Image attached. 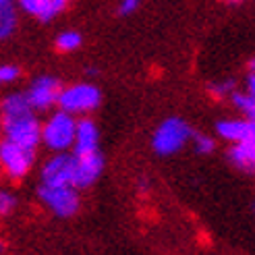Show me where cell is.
I'll use <instances>...</instances> for the list:
<instances>
[{"label": "cell", "instance_id": "cell-1", "mask_svg": "<svg viewBox=\"0 0 255 255\" xmlns=\"http://www.w3.org/2000/svg\"><path fill=\"white\" fill-rule=\"evenodd\" d=\"M75 127H77V121H75L73 114L58 110L42 127L40 141H44L48 149L67 151L69 147H73V141H75Z\"/></svg>", "mask_w": 255, "mask_h": 255}, {"label": "cell", "instance_id": "cell-2", "mask_svg": "<svg viewBox=\"0 0 255 255\" xmlns=\"http://www.w3.org/2000/svg\"><path fill=\"white\" fill-rule=\"evenodd\" d=\"M102 102V94L100 89L92 83H75L62 89L60 87V94L56 104L60 106V110H65L69 114H87L100 106Z\"/></svg>", "mask_w": 255, "mask_h": 255}, {"label": "cell", "instance_id": "cell-3", "mask_svg": "<svg viewBox=\"0 0 255 255\" xmlns=\"http://www.w3.org/2000/svg\"><path fill=\"white\" fill-rule=\"evenodd\" d=\"M191 137H193L191 127L183 119L172 117V119H166L156 129L154 139H151V145H154V149L160 156H170V154H176Z\"/></svg>", "mask_w": 255, "mask_h": 255}, {"label": "cell", "instance_id": "cell-4", "mask_svg": "<svg viewBox=\"0 0 255 255\" xmlns=\"http://www.w3.org/2000/svg\"><path fill=\"white\" fill-rule=\"evenodd\" d=\"M2 131H4V137L8 141L35 149L37 143H40L42 127L31 110V112L15 114V117H2Z\"/></svg>", "mask_w": 255, "mask_h": 255}, {"label": "cell", "instance_id": "cell-5", "mask_svg": "<svg viewBox=\"0 0 255 255\" xmlns=\"http://www.w3.org/2000/svg\"><path fill=\"white\" fill-rule=\"evenodd\" d=\"M40 199L50 212H54L60 218H69L79 210L77 189L71 185H42Z\"/></svg>", "mask_w": 255, "mask_h": 255}, {"label": "cell", "instance_id": "cell-6", "mask_svg": "<svg viewBox=\"0 0 255 255\" xmlns=\"http://www.w3.org/2000/svg\"><path fill=\"white\" fill-rule=\"evenodd\" d=\"M35 160V149L23 147L12 141H2L0 143V166L6 170L10 178H23L33 166Z\"/></svg>", "mask_w": 255, "mask_h": 255}, {"label": "cell", "instance_id": "cell-7", "mask_svg": "<svg viewBox=\"0 0 255 255\" xmlns=\"http://www.w3.org/2000/svg\"><path fill=\"white\" fill-rule=\"evenodd\" d=\"M75 176V154L58 151V156L50 158L42 168L44 185H71Z\"/></svg>", "mask_w": 255, "mask_h": 255}, {"label": "cell", "instance_id": "cell-8", "mask_svg": "<svg viewBox=\"0 0 255 255\" xmlns=\"http://www.w3.org/2000/svg\"><path fill=\"white\" fill-rule=\"evenodd\" d=\"M58 94H60L58 79L44 75V77L33 79V83L29 85V89H27V94L25 96H27L33 110H48V108H52L56 104Z\"/></svg>", "mask_w": 255, "mask_h": 255}, {"label": "cell", "instance_id": "cell-9", "mask_svg": "<svg viewBox=\"0 0 255 255\" xmlns=\"http://www.w3.org/2000/svg\"><path fill=\"white\" fill-rule=\"evenodd\" d=\"M104 168V160H102L100 151L94 154H83L75 156V176H73V187L75 189H85L98 181Z\"/></svg>", "mask_w": 255, "mask_h": 255}, {"label": "cell", "instance_id": "cell-10", "mask_svg": "<svg viewBox=\"0 0 255 255\" xmlns=\"http://www.w3.org/2000/svg\"><path fill=\"white\" fill-rule=\"evenodd\" d=\"M216 133H218L226 141H247L255 139V123L253 119H235V121H220L216 125Z\"/></svg>", "mask_w": 255, "mask_h": 255}, {"label": "cell", "instance_id": "cell-11", "mask_svg": "<svg viewBox=\"0 0 255 255\" xmlns=\"http://www.w3.org/2000/svg\"><path fill=\"white\" fill-rule=\"evenodd\" d=\"M98 127L92 119H83L77 121V127H75V156H83V154H94L98 151Z\"/></svg>", "mask_w": 255, "mask_h": 255}, {"label": "cell", "instance_id": "cell-12", "mask_svg": "<svg viewBox=\"0 0 255 255\" xmlns=\"http://www.w3.org/2000/svg\"><path fill=\"white\" fill-rule=\"evenodd\" d=\"M228 158L237 168L251 172L255 166V139H247V141H237L233 149L228 151Z\"/></svg>", "mask_w": 255, "mask_h": 255}, {"label": "cell", "instance_id": "cell-13", "mask_svg": "<svg viewBox=\"0 0 255 255\" xmlns=\"http://www.w3.org/2000/svg\"><path fill=\"white\" fill-rule=\"evenodd\" d=\"M17 10L12 4H6V6H0V40H6L15 33L17 29Z\"/></svg>", "mask_w": 255, "mask_h": 255}, {"label": "cell", "instance_id": "cell-14", "mask_svg": "<svg viewBox=\"0 0 255 255\" xmlns=\"http://www.w3.org/2000/svg\"><path fill=\"white\" fill-rule=\"evenodd\" d=\"M19 6L27 12V15H33L40 21H50L52 15H50V0H17Z\"/></svg>", "mask_w": 255, "mask_h": 255}, {"label": "cell", "instance_id": "cell-15", "mask_svg": "<svg viewBox=\"0 0 255 255\" xmlns=\"http://www.w3.org/2000/svg\"><path fill=\"white\" fill-rule=\"evenodd\" d=\"M228 98L233 100V104L237 106V110L243 112L247 119L255 117V96L253 94H249V92H233Z\"/></svg>", "mask_w": 255, "mask_h": 255}, {"label": "cell", "instance_id": "cell-16", "mask_svg": "<svg viewBox=\"0 0 255 255\" xmlns=\"http://www.w3.org/2000/svg\"><path fill=\"white\" fill-rule=\"evenodd\" d=\"M83 42V37L79 31L75 29H69V31H62L58 37H56V50L58 52H75Z\"/></svg>", "mask_w": 255, "mask_h": 255}, {"label": "cell", "instance_id": "cell-17", "mask_svg": "<svg viewBox=\"0 0 255 255\" xmlns=\"http://www.w3.org/2000/svg\"><path fill=\"white\" fill-rule=\"evenodd\" d=\"M237 87V81L235 79H224V81H216L210 85V94L216 98V100H222V98H228Z\"/></svg>", "mask_w": 255, "mask_h": 255}, {"label": "cell", "instance_id": "cell-18", "mask_svg": "<svg viewBox=\"0 0 255 255\" xmlns=\"http://www.w3.org/2000/svg\"><path fill=\"white\" fill-rule=\"evenodd\" d=\"M19 67L15 65H0V85H8L12 81H17L19 79Z\"/></svg>", "mask_w": 255, "mask_h": 255}, {"label": "cell", "instance_id": "cell-19", "mask_svg": "<svg viewBox=\"0 0 255 255\" xmlns=\"http://www.w3.org/2000/svg\"><path fill=\"white\" fill-rule=\"evenodd\" d=\"M15 206H17L15 195L8 193V191H0V216L10 214L12 210H15Z\"/></svg>", "mask_w": 255, "mask_h": 255}, {"label": "cell", "instance_id": "cell-20", "mask_svg": "<svg viewBox=\"0 0 255 255\" xmlns=\"http://www.w3.org/2000/svg\"><path fill=\"white\" fill-rule=\"evenodd\" d=\"M193 141H195V149L199 151V154H212L214 147H216L214 139L208 137V135H195Z\"/></svg>", "mask_w": 255, "mask_h": 255}, {"label": "cell", "instance_id": "cell-21", "mask_svg": "<svg viewBox=\"0 0 255 255\" xmlns=\"http://www.w3.org/2000/svg\"><path fill=\"white\" fill-rule=\"evenodd\" d=\"M141 0H119V15L127 17V15H133V12L139 8Z\"/></svg>", "mask_w": 255, "mask_h": 255}, {"label": "cell", "instance_id": "cell-22", "mask_svg": "<svg viewBox=\"0 0 255 255\" xmlns=\"http://www.w3.org/2000/svg\"><path fill=\"white\" fill-rule=\"evenodd\" d=\"M71 2H73V0H50V15H52V19L58 17L62 10H67V6Z\"/></svg>", "mask_w": 255, "mask_h": 255}, {"label": "cell", "instance_id": "cell-23", "mask_svg": "<svg viewBox=\"0 0 255 255\" xmlns=\"http://www.w3.org/2000/svg\"><path fill=\"white\" fill-rule=\"evenodd\" d=\"M247 92L249 94H255V73L253 71L247 75Z\"/></svg>", "mask_w": 255, "mask_h": 255}, {"label": "cell", "instance_id": "cell-24", "mask_svg": "<svg viewBox=\"0 0 255 255\" xmlns=\"http://www.w3.org/2000/svg\"><path fill=\"white\" fill-rule=\"evenodd\" d=\"M220 2H226V4H239L241 0H220Z\"/></svg>", "mask_w": 255, "mask_h": 255}, {"label": "cell", "instance_id": "cell-25", "mask_svg": "<svg viewBox=\"0 0 255 255\" xmlns=\"http://www.w3.org/2000/svg\"><path fill=\"white\" fill-rule=\"evenodd\" d=\"M6 4H12V0H0V6H6Z\"/></svg>", "mask_w": 255, "mask_h": 255}, {"label": "cell", "instance_id": "cell-26", "mask_svg": "<svg viewBox=\"0 0 255 255\" xmlns=\"http://www.w3.org/2000/svg\"><path fill=\"white\" fill-rule=\"evenodd\" d=\"M0 131H2V114H0Z\"/></svg>", "mask_w": 255, "mask_h": 255}]
</instances>
